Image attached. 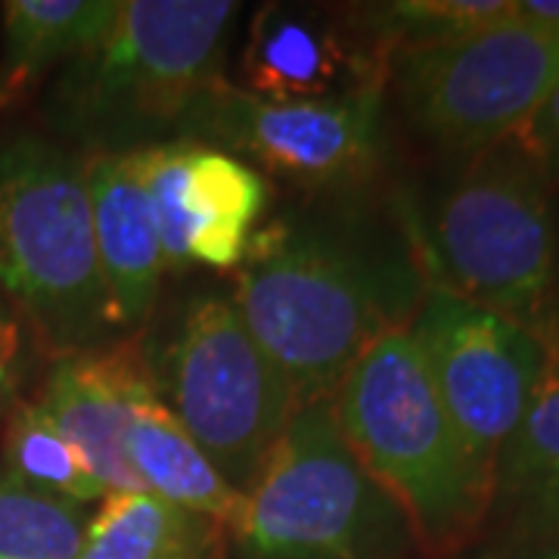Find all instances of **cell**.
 I'll return each mask as SVG.
<instances>
[{"label": "cell", "instance_id": "1", "mask_svg": "<svg viewBox=\"0 0 559 559\" xmlns=\"http://www.w3.org/2000/svg\"><path fill=\"white\" fill-rule=\"evenodd\" d=\"M227 280L296 407L333 399L370 342L411 323L429 286L401 190L389 183L293 193L267 212Z\"/></svg>", "mask_w": 559, "mask_h": 559}, {"label": "cell", "instance_id": "24", "mask_svg": "<svg viewBox=\"0 0 559 559\" xmlns=\"http://www.w3.org/2000/svg\"><path fill=\"white\" fill-rule=\"evenodd\" d=\"M510 13L528 28L559 38V0H513Z\"/></svg>", "mask_w": 559, "mask_h": 559}, {"label": "cell", "instance_id": "21", "mask_svg": "<svg viewBox=\"0 0 559 559\" xmlns=\"http://www.w3.org/2000/svg\"><path fill=\"white\" fill-rule=\"evenodd\" d=\"M91 513L22 485L0 463V559H79Z\"/></svg>", "mask_w": 559, "mask_h": 559}, {"label": "cell", "instance_id": "18", "mask_svg": "<svg viewBox=\"0 0 559 559\" xmlns=\"http://www.w3.org/2000/svg\"><path fill=\"white\" fill-rule=\"evenodd\" d=\"M79 559H227V532L156 495L109 491L91 513Z\"/></svg>", "mask_w": 559, "mask_h": 559}, {"label": "cell", "instance_id": "3", "mask_svg": "<svg viewBox=\"0 0 559 559\" xmlns=\"http://www.w3.org/2000/svg\"><path fill=\"white\" fill-rule=\"evenodd\" d=\"M159 404L246 495L296 411L274 358L242 320L230 286L168 283L138 340Z\"/></svg>", "mask_w": 559, "mask_h": 559}, {"label": "cell", "instance_id": "14", "mask_svg": "<svg viewBox=\"0 0 559 559\" xmlns=\"http://www.w3.org/2000/svg\"><path fill=\"white\" fill-rule=\"evenodd\" d=\"M84 178L112 333L134 342L165 293L159 227L124 156H84Z\"/></svg>", "mask_w": 559, "mask_h": 559}, {"label": "cell", "instance_id": "25", "mask_svg": "<svg viewBox=\"0 0 559 559\" xmlns=\"http://www.w3.org/2000/svg\"><path fill=\"white\" fill-rule=\"evenodd\" d=\"M460 559H559V544L550 547H528V550H510V554H466Z\"/></svg>", "mask_w": 559, "mask_h": 559}, {"label": "cell", "instance_id": "23", "mask_svg": "<svg viewBox=\"0 0 559 559\" xmlns=\"http://www.w3.org/2000/svg\"><path fill=\"white\" fill-rule=\"evenodd\" d=\"M516 138L525 146V153L535 159L540 175L547 178L550 190L559 193V81L550 87V94L540 100Z\"/></svg>", "mask_w": 559, "mask_h": 559}, {"label": "cell", "instance_id": "10", "mask_svg": "<svg viewBox=\"0 0 559 559\" xmlns=\"http://www.w3.org/2000/svg\"><path fill=\"white\" fill-rule=\"evenodd\" d=\"M407 333L469 457L491 481L495 460L538 399L559 330L544 336L451 289L426 286Z\"/></svg>", "mask_w": 559, "mask_h": 559}, {"label": "cell", "instance_id": "20", "mask_svg": "<svg viewBox=\"0 0 559 559\" xmlns=\"http://www.w3.org/2000/svg\"><path fill=\"white\" fill-rule=\"evenodd\" d=\"M513 0H367L345 3L348 16L382 57L485 28L510 13Z\"/></svg>", "mask_w": 559, "mask_h": 559}, {"label": "cell", "instance_id": "5", "mask_svg": "<svg viewBox=\"0 0 559 559\" xmlns=\"http://www.w3.org/2000/svg\"><path fill=\"white\" fill-rule=\"evenodd\" d=\"M429 286L554 336L559 330V234L554 190L510 138L460 162L436 205L401 193Z\"/></svg>", "mask_w": 559, "mask_h": 559}, {"label": "cell", "instance_id": "6", "mask_svg": "<svg viewBox=\"0 0 559 559\" xmlns=\"http://www.w3.org/2000/svg\"><path fill=\"white\" fill-rule=\"evenodd\" d=\"M0 293L53 358L112 345L84 156L35 121H0Z\"/></svg>", "mask_w": 559, "mask_h": 559}, {"label": "cell", "instance_id": "15", "mask_svg": "<svg viewBox=\"0 0 559 559\" xmlns=\"http://www.w3.org/2000/svg\"><path fill=\"white\" fill-rule=\"evenodd\" d=\"M550 544H559V333L538 399L495 460L488 513L469 554Z\"/></svg>", "mask_w": 559, "mask_h": 559}, {"label": "cell", "instance_id": "4", "mask_svg": "<svg viewBox=\"0 0 559 559\" xmlns=\"http://www.w3.org/2000/svg\"><path fill=\"white\" fill-rule=\"evenodd\" d=\"M330 401L345 444L404 507L426 557L469 554L491 481L469 457L407 326L370 342Z\"/></svg>", "mask_w": 559, "mask_h": 559}, {"label": "cell", "instance_id": "11", "mask_svg": "<svg viewBox=\"0 0 559 559\" xmlns=\"http://www.w3.org/2000/svg\"><path fill=\"white\" fill-rule=\"evenodd\" d=\"M237 38L230 84L259 100H342L385 84V57L355 28L345 3L271 0Z\"/></svg>", "mask_w": 559, "mask_h": 559}, {"label": "cell", "instance_id": "8", "mask_svg": "<svg viewBox=\"0 0 559 559\" xmlns=\"http://www.w3.org/2000/svg\"><path fill=\"white\" fill-rule=\"evenodd\" d=\"M557 81L559 38L513 13L460 38L385 57L389 116L454 162L516 138Z\"/></svg>", "mask_w": 559, "mask_h": 559}, {"label": "cell", "instance_id": "16", "mask_svg": "<svg viewBox=\"0 0 559 559\" xmlns=\"http://www.w3.org/2000/svg\"><path fill=\"white\" fill-rule=\"evenodd\" d=\"M116 10L119 0H3L0 119L100 38Z\"/></svg>", "mask_w": 559, "mask_h": 559}, {"label": "cell", "instance_id": "19", "mask_svg": "<svg viewBox=\"0 0 559 559\" xmlns=\"http://www.w3.org/2000/svg\"><path fill=\"white\" fill-rule=\"evenodd\" d=\"M0 463L22 485L69 503L97 507L109 495L32 399L22 401L0 426Z\"/></svg>", "mask_w": 559, "mask_h": 559}, {"label": "cell", "instance_id": "26", "mask_svg": "<svg viewBox=\"0 0 559 559\" xmlns=\"http://www.w3.org/2000/svg\"><path fill=\"white\" fill-rule=\"evenodd\" d=\"M0 121H3V119H0Z\"/></svg>", "mask_w": 559, "mask_h": 559}, {"label": "cell", "instance_id": "17", "mask_svg": "<svg viewBox=\"0 0 559 559\" xmlns=\"http://www.w3.org/2000/svg\"><path fill=\"white\" fill-rule=\"evenodd\" d=\"M124 457L146 495L218 522L224 532L240 516V491L224 481L215 463L202 454L200 444L183 432V426L162 407L156 395L134 404L124 436Z\"/></svg>", "mask_w": 559, "mask_h": 559}, {"label": "cell", "instance_id": "2", "mask_svg": "<svg viewBox=\"0 0 559 559\" xmlns=\"http://www.w3.org/2000/svg\"><path fill=\"white\" fill-rule=\"evenodd\" d=\"M237 0H119L116 20L40 87L35 124L81 156H131L180 140L230 81Z\"/></svg>", "mask_w": 559, "mask_h": 559}, {"label": "cell", "instance_id": "7", "mask_svg": "<svg viewBox=\"0 0 559 559\" xmlns=\"http://www.w3.org/2000/svg\"><path fill=\"white\" fill-rule=\"evenodd\" d=\"M227 559H429L417 528L342 439L333 401L293 411L227 528Z\"/></svg>", "mask_w": 559, "mask_h": 559}, {"label": "cell", "instance_id": "22", "mask_svg": "<svg viewBox=\"0 0 559 559\" xmlns=\"http://www.w3.org/2000/svg\"><path fill=\"white\" fill-rule=\"evenodd\" d=\"M47 364L50 355L44 352L35 330L0 293V426L22 401L35 395Z\"/></svg>", "mask_w": 559, "mask_h": 559}, {"label": "cell", "instance_id": "12", "mask_svg": "<svg viewBox=\"0 0 559 559\" xmlns=\"http://www.w3.org/2000/svg\"><path fill=\"white\" fill-rule=\"evenodd\" d=\"M156 395L140 360L138 340L47 364L32 401L91 466L106 491H143L124 457L134 404Z\"/></svg>", "mask_w": 559, "mask_h": 559}, {"label": "cell", "instance_id": "9", "mask_svg": "<svg viewBox=\"0 0 559 559\" xmlns=\"http://www.w3.org/2000/svg\"><path fill=\"white\" fill-rule=\"evenodd\" d=\"M180 140L224 150L293 193L382 187L392 168L385 84L342 100L271 103L224 81L190 112Z\"/></svg>", "mask_w": 559, "mask_h": 559}, {"label": "cell", "instance_id": "13", "mask_svg": "<svg viewBox=\"0 0 559 559\" xmlns=\"http://www.w3.org/2000/svg\"><path fill=\"white\" fill-rule=\"evenodd\" d=\"M271 187L249 162L187 140L175 197V240L165 252V286L197 277L200 271L230 277L271 212Z\"/></svg>", "mask_w": 559, "mask_h": 559}]
</instances>
